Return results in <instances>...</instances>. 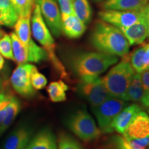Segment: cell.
Wrapping results in <instances>:
<instances>
[{
  "label": "cell",
  "mask_w": 149,
  "mask_h": 149,
  "mask_svg": "<svg viewBox=\"0 0 149 149\" xmlns=\"http://www.w3.org/2000/svg\"><path fill=\"white\" fill-rule=\"evenodd\" d=\"M91 42L99 52L117 57L127 55L130 46L120 29L102 20L95 24Z\"/></svg>",
  "instance_id": "6da1fadb"
},
{
  "label": "cell",
  "mask_w": 149,
  "mask_h": 149,
  "mask_svg": "<svg viewBox=\"0 0 149 149\" xmlns=\"http://www.w3.org/2000/svg\"><path fill=\"white\" fill-rule=\"evenodd\" d=\"M118 61L117 56L102 52H79L70 56L68 66L72 72L81 79L98 77Z\"/></svg>",
  "instance_id": "7a4b0ae2"
},
{
  "label": "cell",
  "mask_w": 149,
  "mask_h": 149,
  "mask_svg": "<svg viewBox=\"0 0 149 149\" xmlns=\"http://www.w3.org/2000/svg\"><path fill=\"white\" fill-rule=\"evenodd\" d=\"M33 12L31 32L33 37L46 51L48 58L51 60L53 67L59 72L61 77H66L67 74L64 66L56 55L55 41L42 15L40 6L37 3H35Z\"/></svg>",
  "instance_id": "3957f363"
},
{
  "label": "cell",
  "mask_w": 149,
  "mask_h": 149,
  "mask_svg": "<svg viewBox=\"0 0 149 149\" xmlns=\"http://www.w3.org/2000/svg\"><path fill=\"white\" fill-rule=\"evenodd\" d=\"M118 64L103 77L104 83L112 97L124 100L135 72L130 62V55H124Z\"/></svg>",
  "instance_id": "277c9868"
},
{
  "label": "cell",
  "mask_w": 149,
  "mask_h": 149,
  "mask_svg": "<svg viewBox=\"0 0 149 149\" xmlns=\"http://www.w3.org/2000/svg\"><path fill=\"white\" fill-rule=\"evenodd\" d=\"M66 124L70 131L86 142L95 140L101 134L95 120L86 110H78L72 113Z\"/></svg>",
  "instance_id": "5b68a950"
},
{
  "label": "cell",
  "mask_w": 149,
  "mask_h": 149,
  "mask_svg": "<svg viewBox=\"0 0 149 149\" xmlns=\"http://www.w3.org/2000/svg\"><path fill=\"white\" fill-rule=\"evenodd\" d=\"M128 105L127 102L111 97L97 107L92 108L101 133L108 134L114 131L113 123L115 120L119 113Z\"/></svg>",
  "instance_id": "8992f818"
},
{
  "label": "cell",
  "mask_w": 149,
  "mask_h": 149,
  "mask_svg": "<svg viewBox=\"0 0 149 149\" xmlns=\"http://www.w3.org/2000/svg\"><path fill=\"white\" fill-rule=\"evenodd\" d=\"M77 91L79 95L86 99L92 108L97 107L112 97L104 85L103 77L100 76L79 79Z\"/></svg>",
  "instance_id": "52a82bcc"
},
{
  "label": "cell",
  "mask_w": 149,
  "mask_h": 149,
  "mask_svg": "<svg viewBox=\"0 0 149 149\" xmlns=\"http://www.w3.org/2000/svg\"><path fill=\"white\" fill-rule=\"evenodd\" d=\"M10 35L12 41L14 61L19 64L27 62L39 63L48 59L46 51L37 45L33 40L29 44H24L15 33H12Z\"/></svg>",
  "instance_id": "ba28073f"
},
{
  "label": "cell",
  "mask_w": 149,
  "mask_h": 149,
  "mask_svg": "<svg viewBox=\"0 0 149 149\" xmlns=\"http://www.w3.org/2000/svg\"><path fill=\"white\" fill-rule=\"evenodd\" d=\"M146 13V8L141 11H125L107 10L99 13V17L102 21L115 26L118 29L130 26L136 23Z\"/></svg>",
  "instance_id": "9c48e42d"
},
{
  "label": "cell",
  "mask_w": 149,
  "mask_h": 149,
  "mask_svg": "<svg viewBox=\"0 0 149 149\" xmlns=\"http://www.w3.org/2000/svg\"><path fill=\"white\" fill-rule=\"evenodd\" d=\"M33 66L34 65L28 63L19 64L10 77L13 88L18 94L24 97H31L35 94V91L31 81V71Z\"/></svg>",
  "instance_id": "30bf717a"
},
{
  "label": "cell",
  "mask_w": 149,
  "mask_h": 149,
  "mask_svg": "<svg viewBox=\"0 0 149 149\" xmlns=\"http://www.w3.org/2000/svg\"><path fill=\"white\" fill-rule=\"evenodd\" d=\"M46 25L55 37L62 33L61 15L56 0H35Z\"/></svg>",
  "instance_id": "8fae6325"
},
{
  "label": "cell",
  "mask_w": 149,
  "mask_h": 149,
  "mask_svg": "<svg viewBox=\"0 0 149 149\" xmlns=\"http://www.w3.org/2000/svg\"><path fill=\"white\" fill-rule=\"evenodd\" d=\"M126 140H142L149 138V115L141 111L134 117L122 134Z\"/></svg>",
  "instance_id": "7c38bea8"
},
{
  "label": "cell",
  "mask_w": 149,
  "mask_h": 149,
  "mask_svg": "<svg viewBox=\"0 0 149 149\" xmlns=\"http://www.w3.org/2000/svg\"><path fill=\"white\" fill-rule=\"evenodd\" d=\"M120 30L129 43L130 46L143 44L148 35V28L146 13L136 23Z\"/></svg>",
  "instance_id": "4fadbf2b"
},
{
  "label": "cell",
  "mask_w": 149,
  "mask_h": 149,
  "mask_svg": "<svg viewBox=\"0 0 149 149\" xmlns=\"http://www.w3.org/2000/svg\"><path fill=\"white\" fill-rule=\"evenodd\" d=\"M31 138L32 131L30 128H16L6 139L2 149H25Z\"/></svg>",
  "instance_id": "5bb4252c"
},
{
  "label": "cell",
  "mask_w": 149,
  "mask_h": 149,
  "mask_svg": "<svg viewBox=\"0 0 149 149\" xmlns=\"http://www.w3.org/2000/svg\"><path fill=\"white\" fill-rule=\"evenodd\" d=\"M25 149H57V139L51 130L45 128L31 139Z\"/></svg>",
  "instance_id": "9a60e30c"
},
{
  "label": "cell",
  "mask_w": 149,
  "mask_h": 149,
  "mask_svg": "<svg viewBox=\"0 0 149 149\" xmlns=\"http://www.w3.org/2000/svg\"><path fill=\"white\" fill-rule=\"evenodd\" d=\"M141 111L142 109L138 104H133L126 106L119 113L114 121V123H113L114 131L115 130L118 133L123 134L130 123L133 120L134 117Z\"/></svg>",
  "instance_id": "2e32d148"
},
{
  "label": "cell",
  "mask_w": 149,
  "mask_h": 149,
  "mask_svg": "<svg viewBox=\"0 0 149 149\" xmlns=\"http://www.w3.org/2000/svg\"><path fill=\"white\" fill-rule=\"evenodd\" d=\"M149 0H107L102 7L107 10L141 11L146 8Z\"/></svg>",
  "instance_id": "e0dca14e"
},
{
  "label": "cell",
  "mask_w": 149,
  "mask_h": 149,
  "mask_svg": "<svg viewBox=\"0 0 149 149\" xmlns=\"http://www.w3.org/2000/svg\"><path fill=\"white\" fill-rule=\"evenodd\" d=\"M62 32L69 38H79L84 33L86 24L81 22L74 14L61 16Z\"/></svg>",
  "instance_id": "ac0fdd59"
},
{
  "label": "cell",
  "mask_w": 149,
  "mask_h": 149,
  "mask_svg": "<svg viewBox=\"0 0 149 149\" xmlns=\"http://www.w3.org/2000/svg\"><path fill=\"white\" fill-rule=\"evenodd\" d=\"M14 28V33L23 44H29L33 40L31 39V17H18Z\"/></svg>",
  "instance_id": "d6986e66"
},
{
  "label": "cell",
  "mask_w": 149,
  "mask_h": 149,
  "mask_svg": "<svg viewBox=\"0 0 149 149\" xmlns=\"http://www.w3.org/2000/svg\"><path fill=\"white\" fill-rule=\"evenodd\" d=\"M144 91L143 89L141 84L140 73L135 72L132 78L128 90L126 91L124 101L139 102L141 101V98L144 95Z\"/></svg>",
  "instance_id": "ffe728a7"
},
{
  "label": "cell",
  "mask_w": 149,
  "mask_h": 149,
  "mask_svg": "<svg viewBox=\"0 0 149 149\" xmlns=\"http://www.w3.org/2000/svg\"><path fill=\"white\" fill-rule=\"evenodd\" d=\"M20 110H21L20 102L16 97L12 96L7 107L6 114L4 120L0 125V135L4 133L10 126V124L13 122L17 115L19 113Z\"/></svg>",
  "instance_id": "44dd1931"
},
{
  "label": "cell",
  "mask_w": 149,
  "mask_h": 149,
  "mask_svg": "<svg viewBox=\"0 0 149 149\" xmlns=\"http://www.w3.org/2000/svg\"><path fill=\"white\" fill-rule=\"evenodd\" d=\"M68 86L62 80L53 81L48 85L47 92L50 100L53 102H61L66 100V92Z\"/></svg>",
  "instance_id": "7402d4cb"
},
{
  "label": "cell",
  "mask_w": 149,
  "mask_h": 149,
  "mask_svg": "<svg viewBox=\"0 0 149 149\" xmlns=\"http://www.w3.org/2000/svg\"><path fill=\"white\" fill-rule=\"evenodd\" d=\"M74 15L81 22L87 24L92 17V10L88 0H74L72 1Z\"/></svg>",
  "instance_id": "603a6c76"
},
{
  "label": "cell",
  "mask_w": 149,
  "mask_h": 149,
  "mask_svg": "<svg viewBox=\"0 0 149 149\" xmlns=\"http://www.w3.org/2000/svg\"><path fill=\"white\" fill-rule=\"evenodd\" d=\"M18 17H31L34 9L35 0H10Z\"/></svg>",
  "instance_id": "cb8c5ba5"
},
{
  "label": "cell",
  "mask_w": 149,
  "mask_h": 149,
  "mask_svg": "<svg viewBox=\"0 0 149 149\" xmlns=\"http://www.w3.org/2000/svg\"><path fill=\"white\" fill-rule=\"evenodd\" d=\"M145 51V44L137 48L130 55V62L133 70L137 73H141L144 70V55Z\"/></svg>",
  "instance_id": "d4e9b609"
},
{
  "label": "cell",
  "mask_w": 149,
  "mask_h": 149,
  "mask_svg": "<svg viewBox=\"0 0 149 149\" xmlns=\"http://www.w3.org/2000/svg\"><path fill=\"white\" fill-rule=\"evenodd\" d=\"M58 149H83L81 145L71 135L61 133L58 139Z\"/></svg>",
  "instance_id": "484cf974"
},
{
  "label": "cell",
  "mask_w": 149,
  "mask_h": 149,
  "mask_svg": "<svg viewBox=\"0 0 149 149\" xmlns=\"http://www.w3.org/2000/svg\"><path fill=\"white\" fill-rule=\"evenodd\" d=\"M0 54L5 58L14 60L10 35L4 34L0 38Z\"/></svg>",
  "instance_id": "4316f807"
},
{
  "label": "cell",
  "mask_w": 149,
  "mask_h": 149,
  "mask_svg": "<svg viewBox=\"0 0 149 149\" xmlns=\"http://www.w3.org/2000/svg\"><path fill=\"white\" fill-rule=\"evenodd\" d=\"M104 149H130V148L123 136L115 135L109 137L104 145Z\"/></svg>",
  "instance_id": "83f0119b"
},
{
  "label": "cell",
  "mask_w": 149,
  "mask_h": 149,
  "mask_svg": "<svg viewBox=\"0 0 149 149\" xmlns=\"http://www.w3.org/2000/svg\"><path fill=\"white\" fill-rule=\"evenodd\" d=\"M31 81L35 90H41L47 84V79L44 74L38 71L36 66H33L31 75Z\"/></svg>",
  "instance_id": "f1b7e54d"
},
{
  "label": "cell",
  "mask_w": 149,
  "mask_h": 149,
  "mask_svg": "<svg viewBox=\"0 0 149 149\" xmlns=\"http://www.w3.org/2000/svg\"><path fill=\"white\" fill-rule=\"evenodd\" d=\"M17 19L18 15L17 13L10 12L0 8V26H14Z\"/></svg>",
  "instance_id": "f546056e"
},
{
  "label": "cell",
  "mask_w": 149,
  "mask_h": 149,
  "mask_svg": "<svg viewBox=\"0 0 149 149\" xmlns=\"http://www.w3.org/2000/svg\"><path fill=\"white\" fill-rule=\"evenodd\" d=\"M11 97L12 96L6 95L3 93H0V125L5 118L7 107H8Z\"/></svg>",
  "instance_id": "4dcf8cb0"
},
{
  "label": "cell",
  "mask_w": 149,
  "mask_h": 149,
  "mask_svg": "<svg viewBox=\"0 0 149 149\" xmlns=\"http://www.w3.org/2000/svg\"><path fill=\"white\" fill-rule=\"evenodd\" d=\"M61 16L74 14L72 8V0H57Z\"/></svg>",
  "instance_id": "1f68e13d"
},
{
  "label": "cell",
  "mask_w": 149,
  "mask_h": 149,
  "mask_svg": "<svg viewBox=\"0 0 149 149\" xmlns=\"http://www.w3.org/2000/svg\"><path fill=\"white\" fill-rule=\"evenodd\" d=\"M141 84L144 93L149 91V70H145L140 73Z\"/></svg>",
  "instance_id": "d6a6232c"
},
{
  "label": "cell",
  "mask_w": 149,
  "mask_h": 149,
  "mask_svg": "<svg viewBox=\"0 0 149 149\" xmlns=\"http://www.w3.org/2000/svg\"><path fill=\"white\" fill-rule=\"evenodd\" d=\"M0 8L4 9L6 10L10 11V12L16 13L10 0H0Z\"/></svg>",
  "instance_id": "836d02e7"
},
{
  "label": "cell",
  "mask_w": 149,
  "mask_h": 149,
  "mask_svg": "<svg viewBox=\"0 0 149 149\" xmlns=\"http://www.w3.org/2000/svg\"><path fill=\"white\" fill-rule=\"evenodd\" d=\"M149 65V43L145 44V51L144 55V70L147 69Z\"/></svg>",
  "instance_id": "e575fe53"
},
{
  "label": "cell",
  "mask_w": 149,
  "mask_h": 149,
  "mask_svg": "<svg viewBox=\"0 0 149 149\" xmlns=\"http://www.w3.org/2000/svg\"><path fill=\"white\" fill-rule=\"evenodd\" d=\"M140 102L144 107L149 108V91L144 93V96L142 97Z\"/></svg>",
  "instance_id": "d590c367"
},
{
  "label": "cell",
  "mask_w": 149,
  "mask_h": 149,
  "mask_svg": "<svg viewBox=\"0 0 149 149\" xmlns=\"http://www.w3.org/2000/svg\"><path fill=\"white\" fill-rule=\"evenodd\" d=\"M146 17L147 20V24H148V37L149 38V2L146 7Z\"/></svg>",
  "instance_id": "8d00e7d4"
},
{
  "label": "cell",
  "mask_w": 149,
  "mask_h": 149,
  "mask_svg": "<svg viewBox=\"0 0 149 149\" xmlns=\"http://www.w3.org/2000/svg\"><path fill=\"white\" fill-rule=\"evenodd\" d=\"M4 59H3V57L0 54V70L3 68V65H4Z\"/></svg>",
  "instance_id": "74e56055"
},
{
  "label": "cell",
  "mask_w": 149,
  "mask_h": 149,
  "mask_svg": "<svg viewBox=\"0 0 149 149\" xmlns=\"http://www.w3.org/2000/svg\"><path fill=\"white\" fill-rule=\"evenodd\" d=\"M3 88V84H2V81H1V79H0V93H1V89Z\"/></svg>",
  "instance_id": "f35d334b"
},
{
  "label": "cell",
  "mask_w": 149,
  "mask_h": 149,
  "mask_svg": "<svg viewBox=\"0 0 149 149\" xmlns=\"http://www.w3.org/2000/svg\"><path fill=\"white\" fill-rule=\"evenodd\" d=\"M3 35H4V32H3L2 30L0 29V38H1Z\"/></svg>",
  "instance_id": "ab89813d"
},
{
  "label": "cell",
  "mask_w": 149,
  "mask_h": 149,
  "mask_svg": "<svg viewBox=\"0 0 149 149\" xmlns=\"http://www.w3.org/2000/svg\"><path fill=\"white\" fill-rule=\"evenodd\" d=\"M146 70H149V65H148V68H147V69Z\"/></svg>",
  "instance_id": "60d3db41"
},
{
  "label": "cell",
  "mask_w": 149,
  "mask_h": 149,
  "mask_svg": "<svg viewBox=\"0 0 149 149\" xmlns=\"http://www.w3.org/2000/svg\"><path fill=\"white\" fill-rule=\"evenodd\" d=\"M148 114L149 115V109H148Z\"/></svg>",
  "instance_id": "b9f144b4"
},
{
  "label": "cell",
  "mask_w": 149,
  "mask_h": 149,
  "mask_svg": "<svg viewBox=\"0 0 149 149\" xmlns=\"http://www.w3.org/2000/svg\"><path fill=\"white\" fill-rule=\"evenodd\" d=\"M72 1H74V0H72Z\"/></svg>",
  "instance_id": "7bdbcfd3"
},
{
  "label": "cell",
  "mask_w": 149,
  "mask_h": 149,
  "mask_svg": "<svg viewBox=\"0 0 149 149\" xmlns=\"http://www.w3.org/2000/svg\"><path fill=\"white\" fill-rule=\"evenodd\" d=\"M148 149H149V148H148Z\"/></svg>",
  "instance_id": "ee69618b"
}]
</instances>
